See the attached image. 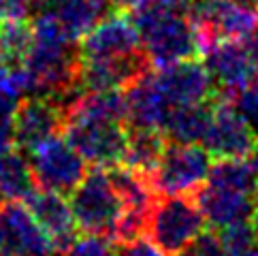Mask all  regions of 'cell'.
Here are the masks:
<instances>
[{
    "instance_id": "9c48e42d",
    "label": "cell",
    "mask_w": 258,
    "mask_h": 256,
    "mask_svg": "<svg viewBox=\"0 0 258 256\" xmlns=\"http://www.w3.org/2000/svg\"><path fill=\"white\" fill-rule=\"evenodd\" d=\"M256 141V135L243 120V115L237 111L233 100L218 94L214 98L211 120L203 139V145L211 154V158H247Z\"/></svg>"
},
{
    "instance_id": "3957f363",
    "label": "cell",
    "mask_w": 258,
    "mask_h": 256,
    "mask_svg": "<svg viewBox=\"0 0 258 256\" xmlns=\"http://www.w3.org/2000/svg\"><path fill=\"white\" fill-rule=\"evenodd\" d=\"M205 224L195 199L186 195H158L147 220L145 237L162 252L175 256L205 231Z\"/></svg>"
},
{
    "instance_id": "e0dca14e",
    "label": "cell",
    "mask_w": 258,
    "mask_h": 256,
    "mask_svg": "<svg viewBox=\"0 0 258 256\" xmlns=\"http://www.w3.org/2000/svg\"><path fill=\"white\" fill-rule=\"evenodd\" d=\"M111 13L113 7L109 0H60L51 11V15L75 41H79L88 30Z\"/></svg>"
},
{
    "instance_id": "603a6c76",
    "label": "cell",
    "mask_w": 258,
    "mask_h": 256,
    "mask_svg": "<svg viewBox=\"0 0 258 256\" xmlns=\"http://www.w3.org/2000/svg\"><path fill=\"white\" fill-rule=\"evenodd\" d=\"M175 256H228L218 231H203L192 243H188Z\"/></svg>"
},
{
    "instance_id": "5bb4252c",
    "label": "cell",
    "mask_w": 258,
    "mask_h": 256,
    "mask_svg": "<svg viewBox=\"0 0 258 256\" xmlns=\"http://www.w3.org/2000/svg\"><path fill=\"white\" fill-rule=\"evenodd\" d=\"M195 203L199 205L205 222L214 231H222V228L250 220L258 199L237 190L211 186L205 181L195 192Z\"/></svg>"
},
{
    "instance_id": "d4e9b609",
    "label": "cell",
    "mask_w": 258,
    "mask_h": 256,
    "mask_svg": "<svg viewBox=\"0 0 258 256\" xmlns=\"http://www.w3.org/2000/svg\"><path fill=\"white\" fill-rule=\"evenodd\" d=\"M30 15L28 0H0V24L26 22Z\"/></svg>"
},
{
    "instance_id": "d6986e66",
    "label": "cell",
    "mask_w": 258,
    "mask_h": 256,
    "mask_svg": "<svg viewBox=\"0 0 258 256\" xmlns=\"http://www.w3.org/2000/svg\"><path fill=\"white\" fill-rule=\"evenodd\" d=\"M164 148H167V139L158 128H128L124 164L150 175L158 164Z\"/></svg>"
},
{
    "instance_id": "52a82bcc",
    "label": "cell",
    "mask_w": 258,
    "mask_h": 256,
    "mask_svg": "<svg viewBox=\"0 0 258 256\" xmlns=\"http://www.w3.org/2000/svg\"><path fill=\"white\" fill-rule=\"evenodd\" d=\"M203 58L220 96L233 98L258 81V64L245 41H216L203 51Z\"/></svg>"
},
{
    "instance_id": "ac0fdd59",
    "label": "cell",
    "mask_w": 258,
    "mask_h": 256,
    "mask_svg": "<svg viewBox=\"0 0 258 256\" xmlns=\"http://www.w3.org/2000/svg\"><path fill=\"white\" fill-rule=\"evenodd\" d=\"M34 188L28 154L17 148L0 154V201H22Z\"/></svg>"
},
{
    "instance_id": "f1b7e54d",
    "label": "cell",
    "mask_w": 258,
    "mask_h": 256,
    "mask_svg": "<svg viewBox=\"0 0 258 256\" xmlns=\"http://www.w3.org/2000/svg\"><path fill=\"white\" fill-rule=\"evenodd\" d=\"M250 224L254 226V231H256V235H258V203H256L254 212H252V216H250Z\"/></svg>"
},
{
    "instance_id": "484cf974",
    "label": "cell",
    "mask_w": 258,
    "mask_h": 256,
    "mask_svg": "<svg viewBox=\"0 0 258 256\" xmlns=\"http://www.w3.org/2000/svg\"><path fill=\"white\" fill-rule=\"evenodd\" d=\"M154 7V9H164V11H179L188 13L190 0H139L137 7Z\"/></svg>"
},
{
    "instance_id": "44dd1931",
    "label": "cell",
    "mask_w": 258,
    "mask_h": 256,
    "mask_svg": "<svg viewBox=\"0 0 258 256\" xmlns=\"http://www.w3.org/2000/svg\"><path fill=\"white\" fill-rule=\"evenodd\" d=\"M58 256H115V245L109 237L86 233L84 237H75Z\"/></svg>"
},
{
    "instance_id": "4fadbf2b",
    "label": "cell",
    "mask_w": 258,
    "mask_h": 256,
    "mask_svg": "<svg viewBox=\"0 0 258 256\" xmlns=\"http://www.w3.org/2000/svg\"><path fill=\"white\" fill-rule=\"evenodd\" d=\"M24 203L30 209L34 220L39 222V226L49 235V239L53 241L58 252L62 248H67L77 237L79 228L75 222V216H73L71 203L67 201V195L56 192V190L34 188L24 199Z\"/></svg>"
},
{
    "instance_id": "ffe728a7",
    "label": "cell",
    "mask_w": 258,
    "mask_h": 256,
    "mask_svg": "<svg viewBox=\"0 0 258 256\" xmlns=\"http://www.w3.org/2000/svg\"><path fill=\"white\" fill-rule=\"evenodd\" d=\"M24 81H22V71L20 64L11 69V75L0 81V131L11 126L13 113L20 100L24 98Z\"/></svg>"
},
{
    "instance_id": "7a4b0ae2",
    "label": "cell",
    "mask_w": 258,
    "mask_h": 256,
    "mask_svg": "<svg viewBox=\"0 0 258 256\" xmlns=\"http://www.w3.org/2000/svg\"><path fill=\"white\" fill-rule=\"evenodd\" d=\"M69 203L79 231L103 235L113 241V233L124 214V205L107 169L94 167L88 171L84 179L73 188Z\"/></svg>"
},
{
    "instance_id": "8fae6325",
    "label": "cell",
    "mask_w": 258,
    "mask_h": 256,
    "mask_svg": "<svg viewBox=\"0 0 258 256\" xmlns=\"http://www.w3.org/2000/svg\"><path fill=\"white\" fill-rule=\"evenodd\" d=\"M77 43L81 60H117L143 49L133 17L115 11L100 20Z\"/></svg>"
},
{
    "instance_id": "5b68a950",
    "label": "cell",
    "mask_w": 258,
    "mask_h": 256,
    "mask_svg": "<svg viewBox=\"0 0 258 256\" xmlns=\"http://www.w3.org/2000/svg\"><path fill=\"white\" fill-rule=\"evenodd\" d=\"M64 139L75 148L81 158L94 167H115L124 162L128 126L117 122L86 120V117H67L64 120Z\"/></svg>"
},
{
    "instance_id": "30bf717a",
    "label": "cell",
    "mask_w": 258,
    "mask_h": 256,
    "mask_svg": "<svg viewBox=\"0 0 258 256\" xmlns=\"http://www.w3.org/2000/svg\"><path fill=\"white\" fill-rule=\"evenodd\" d=\"M152 79L169 107L207 103L218 94L209 71L197 58L158 67L152 71Z\"/></svg>"
},
{
    "instance_id": "f546056e",
    "label": "cell",
    "mask_w": 258,
    "mask_h": 256,
    "mask_svg": "<svg viewBox=\"0 0 258 256\" xmlns=\"http://www.w3.org/2000/svg\"><path fill=\"white\" fill-rule=\"evenodd\" d=\"M256 256H258V248H256Z\"/></svg>"
},
{
    "instance_id": "ba28073f",
    "label": "cell",
    "mask_w": 258,
    "mask_h": 256,
    "mask_svg": "<svg viewBox=\"0 0 258 256\" xmlns=\"http://www.w3.org/2000/svg\"><path fill=\"white\" fill-rule=\"evenodd\" d=\"M49 235L22 201H0V256H56Z\"/></svg>"
},
{
    "instance_id": "8992f818",
    "label": "cell",
    "mask_w": 258,
    "mask_h": 256,
    "mask_svg": "<svg viewBox=\"0 0 258 256\" xmlns=\"http://www.w3.org/2000/svg\"><path fill=\"white\" fill-rule=\"evenodd\" d=\"M32 179L36 188L71 195L88 173L86 160L62 137H51L28 154Z\"/></svg>"
},
{
    "instance_id": "7c38bea8",
    "label": "cell",
    "mask_w": 258,
    "mask_h": 256,
    "mask_svg": "<svg viewBox=\"0 0 258 256\" xmlns=\"http://www.w3.org/2000/svg\"><path fill=\"white\" fill-rule=\"evenodd\" d=\"M62 111L45 96H24L11 120L13 143L17 150L26 154H30L36 145L62 133Z\"/></svg>"
},
{
    "instance_id": "83f0119b",
    "label": "cell",
    "mask_w": 258,
    "mask_h": 256,
    "mask_svg": "<svg viewBox=\"0 0 258 256\" xmlns=\"http://www.w3.org/2000/svg\"><path fill=\"white\" fill-rule=\"evenodd\" d=\"M250 164H252L254 173L258 175V141H256V145H254V150L250 152Z\"/></svg>"
},
{
    "instance_id": "9a60e30c",
    "label": "cell",
    "mask_w": 258,
    "mask_h": 256,
    "mask_svg": "<svg viewBox=\"0 0 258 256\" xmlns=\"http://www.w3.org/2000/svg\"><path fill=\"white\" fill-rule=\"evenodd\" d=\"M126 126L128 128H158L169 113V105L158 92L152 71L137 79L126 90Z\"/></svg>"
},
{
    "instance_id": "6da1fadb",
    "label": "cell",
    "mask_w": 258,
    "mask_h": 256,
    "mask_svg": "<svg viewBox=\"0 0 258 256\" xmlns=\"http://www.w3.org/2000/svg\"><path fill=\"white\" fill-rule=\"evenodd\" d=\"M131 13L141 36V47L152 67H169L175 62L192 60L201 53L197 26L192 24L188 13L141 5Z\"/></svg>"
},
{
    "instance_id": "4316f807",
    "label": "cell",
    "mask_w": 258,
    "mask_h": 256,
    "mask_svg": "<svg viewBox=\"0 0 258 256\" xmlns=\"http://www.w3.org/2000/svg\"><path fill=\"white\" fill-rule=\"evenodd\" d=\"M109 3H111L113 11H133L139 0H109Z\"/></svg>"
},
{
    "instance_id": "2e32d148",
    "label": "cell",
    "mask_w": 258,
    "mask_h": 256,
    "mask_svg": "<svg viewBox=\"0 0 258 256\" xmlns=\"http://www.w3.org/2000/svg\"><path fill=\"white\" fill-rule=\"evenodd\" d=\"M214 98L207 100V103L171 107L160 126V133L164 135V139L171 143H203L209 120H211Z\"/></svg>"
},
{
    "instance_id": "277c9868",
    "label": "cell",
    "mask_w": 258,
    "mask_h": 256,
    "mask_svg": "<svg viewBox=\"0 0 258 256\" xmlns=\"http://www.w3.org/2000/svg\"><path fill=\"white\" fill-rule=\"evenodd\" d=\"M211 154L203 143H171L150 173L158 195H190L197 192L209 175Z\"/></svg>"
},
{
    "instance_id": "cb8c5ba5",
    "label": "cell",
    "mask_w": 258,
    "mask_h": 256,
    "mask_svg": "<svg viewBox=\"0 0 258 256\" xmlns=\"http://www.w3.org/2000/svg\"><path fill=\"white\" fill-rule=\"evenodd\" d=\"M115 256H169L162 252L152 239H147L145 235L137 237L131 241H122L115 245Z\"/></svg>"
},
{
    "instance_id": "7402d4cb",
    "label": "cell",
    "mask_w": 258,
    "mask_h": 256,
    "mask_svg": "<svg viewBox=\"0 0 258 256\" xmlns=\"http://www.w3.org/2000/svg\"><path fill=\"white\" fill-rule=\"evenodd\" d=\"M230 100H233L237 111L243 115V120L247 122V126L252 128V133L258 139V81L243 88L241 92H237Z\"/></svg>"
}]
</instances>
